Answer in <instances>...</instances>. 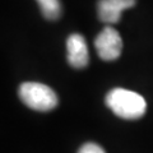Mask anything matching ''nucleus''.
Here are the masks:
<instances>
[{"mask_svg": "<svg viewBox=\"0 0 153 153\" xmlns=\"http://www.w3.org/2000/svg\"><path fill=\"white\" fill-rule=\"evenodd\" d=\"M19 98L36 111H51L57 106V96L49 85L38 82H26L19 85Z\"/></svg>", "mask_w": 153, "mask_h": 153, "instance_id": "f03ea898", "label": "nucleus"}, {"mask_svg": "<svg viewBox=\"0 0 153 153\" xmlns=\"http://www.w3.org/2000/svg\"><path fill=\"white\" fill-rule=\"evenodd\" d=\"M40 5L42 16L49 21H56L61 16L60 0H36Z\"/></svg>", "mask_w": 153, "mask_h": 153, "instance_id": "423d86ee", "label": "nucleus"}, {"mask_svg": "<svg viewBox=\"0 0 153 153\" xmlns=\"http://www.w3.org/2000/svg\"><path fill=\"white\" fill-rule=\"evenodd\" d=\"M137 0H100L97 4L98 17L105 23H117L121 13L135 5Z\"/></svg>", "mask_w": 153, "mask_h": 153, "instance_id": "39448f33", "label": "nucleus"}, {"mask_svg": "<svg viewBox=\"0 0 153 153\" xmlns=\"http://www.w3.org/2000/svg\"><path fill=\"white\" fill-rule=\"evenodd\" d=\"M78 153H105V151L96 143H85L79 148Z\"/></svg>", "mask_w": 153, "mask_h": 153, "instance_id": "0eeeda50", "label": "nucleus"}, {"mask_svg": "<svg viewBox=\"0 0 153 153\" xmlns=\"http://www.w3.org/2000/svg\"><path fill=\"white\" fill-rule=\"evenodd\" d=\"M94 47L98 56L105 61L116 60L121 55L123 40L119 32L112 27H105L94 40Z\"/></svg>", "mask_w": 153, "mask_h": 153, "instance_id": "7ed1b4c3", "label": "nucleus"}, {"mask_svg": "<svg viewBox=\"0 0 153 153\" xmlns=\"http://www.w3.org/2000/svg\"><path fill=\"white\" fill-rule=\"evenodd\" d=\"M68 63L75 69H83L89 63L88 46L84 37L79 33H73L66 40Z\"/></svg>", "mask_w": 153, "mask_h": 153, "instance_id": "20e7f679", "label": "nucleus"}, {"mask_svg": "<svg viewBox=\"0 0 153 153\" xmlns=\"http://www.w3.org/2000/svg\"><path fill=\"white\" fill-rule=\"evenodd\" d=\"M106 106L125 120H137L146 114L147 103L143 96L124 88H114L106 94Z\"/></svg>", "mask_w": 153, "mask_h": 153, "instance_id": "f257e3e1", "label": "nucleus"}]
</instances>
